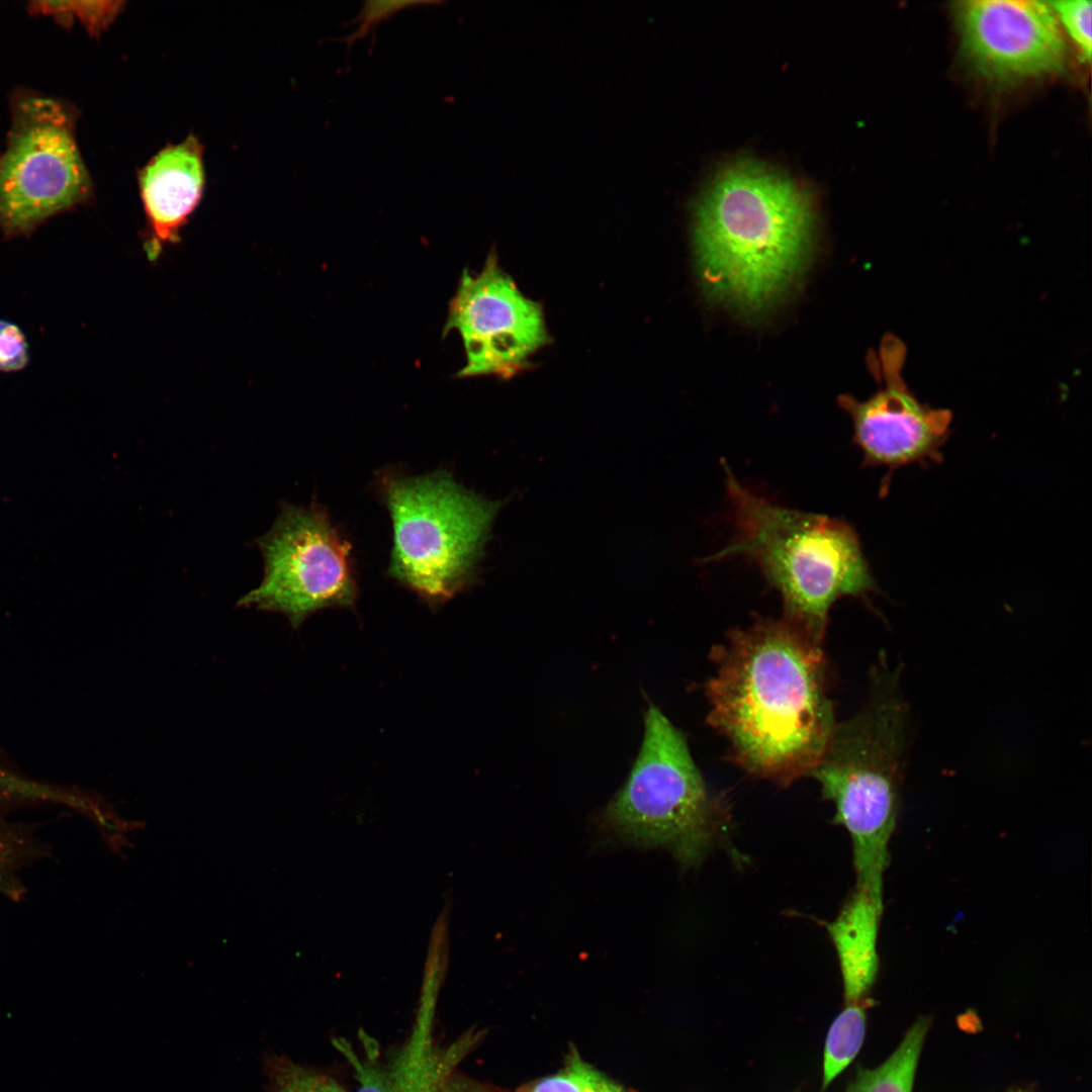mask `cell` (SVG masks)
Here are the masks:
<instances>
[{
	"label": "cell",
	"mask_w": 1092,
	"mask_h": 1092,
	"mask_svg": "<svg viewBox=\"0 0 1092 1092\" xmlns=\"http://www.w3.org/2000/svg\"><path fill=\"white\" fill-rule=\"evenodd\" d=\"M439 987L440 978L428 975L413 1029L388 1056L380 1057L372 1044L365 1052H355L350 1042L338 1041L358 1083L355 1092H436L443 1076L469 1054L478 1033L468 1032L445 1048L435 1039Z\"/></svg>",
	"instance_id": "cell-12"
},
{
	"label": "cell",
	"mask_w": 1092,
	"mask_h": 1092,
	"mask_svg": "<svg viewBox=\"0 0 1092 1092\" xmlns=\"http://www.w3.org/2000/svg\"><path fill=\"white\" fill-rule=\"evenodd\" d=\"M1019 1092V1091H1018Z\"/></svg>",
	"instance_id": "cell-26"
},
{
	"label": "cell",
	"mask_w": 1092,
	"mask_h": 1092,
	"mask_svg": "<svg viewBox=\"0 0 1092 1092\" xmlns=\"http://www.w3.org/2000/svg\"><path fill=\"white\" fill-rule=\"evenodd\" d=\"M32 841L15 824L0 817V897L17 892L18 874L32 857Z\"/></svg>",
	"instance_id": "cell-20"
},
{
	"label": "cell",
	"mask_w": 1092,
	"mask_h": 1092,
	"mask_svg": "<svg viewBox=\"0 0 1092 1092\" xmlns=\"http://www.w3.org/2000/svg\"><path fill=\"white\" fill-rule=\"evenodd\" d=\"M139 183L151 236L149 259L178 241L179 232L200 200L204 171L202 146L195 136L160 151L140 172Z\"/></svg>",
	"instance_id": "cell-13"
},
{
	"label": "cell",
	"mask_w": 1092,
	"mask_h": 1092,
	"mask_svg": "<svg viewBox=\"0 0 1092 1092\" xmlns=\"http://www.w3.org/2000/svg\"><path fill=\"white\" fill-rule=\"evenodd\" d=\"M254 542L264 575L238 607L283 614L293 629L321 610L355 608L359 588L352 545L324 506L281 503L270 530Z\"/></svg>",
	"instance_id": "cell-8"
},
{
	"label": "cell",
	"mask_w": 1092,
	"mask_h": 1092,
	"mask_svg": "<svg viewBox=\"0 0 1092 1092\" xmlns=\"http://www.w3.org/2000/svg\"><path fill=\"white\" fill-rule=\"evenodd\" d=\"M376 489L392 526L390 577L430 608L476 581L500 500L467 489L446 469L424 475L385 469Z\"/></svg>",
	"instance_id": "cell-5"
},
{
	"label": "cell",
	"mask_w": 1092,
	"mask_h": 1092,
	"mask_svg": "<svg viewBox=\"0 0 1092 1092\" xmlns=\"http://www.w3.org/2000/svg\"><path fill=\"white\" fill-rule=\"evenodd\" d=\"M9 777V757L0 747V794Z\"/></svg>",
	"instance_id": "cell-25"
},
{
	"label": "cell",
	"mask_w": 1092,
	"mask_h": 1092,
	"mask_svg": "<svg viewBox=\"0 0 1092 1092\" xmlns=\"http://www.w3.org/2000/svg\"><path fill=\"white\" fill-rule=\"evenodd\" d=\"M121 2L116 1H34L28 9L31 13L53 17L57 22L69 25L80 21L92 34H99L114 19Z\"/></svg>",
	"instance_id": "cell-18"
},
{
	"label": "cell",
	"mask_w": 1092,
	"mask_h": 1092,
	"mask_svg": "<svg viewBox=\"0 0 1092 1092\" xmlns=\"http://www.w3.org/2000/svg\"><path fill=\"white\" fill-rule=\"evenodd\" d=\"M451 331L459 334L465 352L460 378L510 379L551 342L542 305L519 289L494 251L478 273L465 269L461 274L443 333Z\"/></svg>",
	"instance_id": "cell-9"
},
{
	"label": "cell",
	"mask_w": 1092,
	"mask_h": 1092,
	"mask_svg": "<svg viewBox=\"0 0 1092 1092\" xmlns=\"http://www.w3.org/2000/svg\"><path fill=\"white\" fill-rule=\"evenodd\" d=\"M884 363L883 388L863 401L843 395L839 404L852 421L853 442L862 453L863 465L888 469L887 487L896 469L942 461L951 414L921 403L901 379L892 376L889 360Z\"/></svg>",
	"instance_id": "cell-11"
},
{
	"label": "cell",
	"mask_w": 1092,
	"mask_h": 1092,
	"mask_svg": "<svg viewBox=\"0 0 1092 1092\" xmlns=\"http://www.w3.org/2000/svg\"><path fill=\"white\" fill-rule=\"evenodd\" d=\"M734 535L705 562L745 558L783 600V617L824 641L829 610L877 589L855 530L846 522L776 504L744 486L723 462Z\"/></svg>",
	"instance_id": "cell-3"
},
{
	"label": "cell",
	"mask_w": 1092,
	"mask_h": 1092,
	"mask_svg": "<svg viewBox=\"0 0 1092 1092\" xmlns=\"http://www.w3.org/2000/svg\"><path fill=\"white\" fill-rule=\"evenodd\" d=\"M1050 5L1077 44L1083 60L1089 61L1091 57V2L1054 1Z\"/></svg>",
	"instance_id": "cell-21"
},
{
	"label": "cell",
	"mask_w": 1092,
	"mask_h": 1092,
	"mask_svg": "<svg viewBox=\"0 0 1092 1092\" xmlns=\"http://www.w3.org/2000/svg\"><path fill=\"white\" fill-rule=\"evenodd\" d=\"M957 15L967 56L989 77H1036L1063 66L1064 38L1046 3L971 0L960 3Z\"/></svg>",
	"instance_id": "cell-10"
},
{
	"label": "cell",
	"mask_w": 1092,
	"mask_h": 1092,
	"mask_svg": "<svg viewBox=\"0 0 1092 1092\" xmlns=\"http://www.w3.org/2000/svg\"><path fill=\"white\" fill-rule=\"evenodd\" d=\"M728 813L696 766L682 734L654 706L633 769L603 814L617 838L668 849L684 868L701 863L725 833Z\"/></svg>",
	"instance_id": "cell-6"
},
{
	"label": "cell",
	"mask_w": 1092,
	"mask_h": 1092,
	"mask_svg": "<svg viewBox=\"0 0 1092 1092\" xmlns=\"http://www.w3.org/2000/svg\"><path fill=\"white\" fill-rule=\"evenodd\" d=\"M28 359V344L21 329L0 318V371H19L27 365Z\"/></svg>",
	"instance_id": "cell-23"
},
{
	"label": "cell",
	"mask_w": 1092,
	"mask_h": 1092,
	"mask_svg": "<svg viewBox=\"0 0 1092 1092\" xmlns=\"http://www.w3.org/2000/svg\"><path fill=\"white\" fill-rule=\"evenodd\" d=\"M809 193L785 174L739 160L714 177L695 211L694 245L705 292L756 316L782 299L812 253Z\"/></svg>",
	"instance_id": "cell-2"
},
{
	"label": "cell",
	"mask_w": 1092,
	"mask_h": 1092,
	"mask_svg": "<svg viewBox=\"0 0 1092 1092\" xmlns=\"http://www.w3.org/2000/svg\"><path fill=\"white\" fill-rule=\"evenodd\" d=\"M269 1092H347L333 1077L283 1058L268 1061Z\"/></svg>",
	"instance_id": "cell-19"
},
{
	"label": "cell",
	"mask_w": 1092,
	"mask_h": 1092,
	"mask_svg": "<svg viewBox=\"0 0 1092 1092\" xmlns=\"http://www.w3.org/2000/svg\"><path fill=\"white\" fill-rule=\"evenodd\" d=\"M145 827L146 822L125 820L113 809L97 826V829L112 854L124 857V850L134 846L128 839V834L143 830Z\"/></svg>",
	"instance_id": "cell-24"
},
{
	"label": "cell",
	"mask_w": 1092,
	"mask_h": 1092,
	"mask_svg": "<svg viewBox=\"0 0 1092 1092\" xmlns=\"http://www.w3.org/2000/svg\"><path fill=\"white\" fill-rule=\"evenodd\" d=\"M440 1H408V0H367L353 20L358 24L357 28L344 38L348 44L365 37L370 30L381 21L404 9L419 6L438 5Z\"/></svg>",
	"instance_id": "cell-22"
},
{
	"label": "cell",
	"mask_w": 1092,
	"mask_h": 1092,
	"mask_svg": "<svg viewBox=\"0 0 1092 1092\" xmlns=\"http://www.w3.org/2000/svg\"><path fill=\"white\" fill-rule=\"evenodd\" d=\"M900 669L880 655L871 670L867 703L837 723L812 770L836 822L850 834L854 869L877 874L889 863L906 749L907 706Z\"/></svg>",
	"instance_id": "cell-4"
},
{
	"label": "cell",
	"mask_w": 1092,
	"mask_h": 1092,
	"mask_svg": "<svg viewBox=\"0 0 1092 1092\" xmlns=\"http://www.w3.org/2000/svg\"><path fill=\"white\" fill-rule=\"evenodd\" d=\"M708 722L730 758L781 786L809 777L836 725L823 642L786 618H757L714 647Z\"/></svg>",
	"instance_id": "cell-1"
},
{
	"label": "cell",
	"mask_w": 1092,
	"mask_h": 1092,
	"mask_svg": "<svg viewBox=\"0 0 1092 1092\" xmlns=\"http://www.w3.org/2000/svg\"><path fill=\"white\" fill-rule=\"evenodd\" d=\"M516 1092H628L622 1085L581 1058L571 1045L556 1073L526 1084Z\"/></svg>",
	"instance_id": "cell-17"
},
{
	"label": "cell",
	"mask_w": 1092,
	"mask_h": 1092,
	"mask_svg": "<svg viewBox=\"0 0 1092 1092\" xmlns=\"http://www.w3.org/2000/svg\"><path fill=\"white\" fill-rule=\"evenodd\" d=\"M11 105L0 155V228L20 236L86 201L92 185L69 106L32 92L17 94Z\"/></svg>",
	"instance_id": "cell-7"
},
{
	"label": "cell",
	"mask_w": 1092,
	"mask_h": 1092,
	"mask_svg": "<svg viewBox=\"0 0 1092 1092\" xmlns=\"http://www.w3.org/2000/svg\"><path fill=\"white\" fill-rule=\"evenodd\" d=\"M929 1018H918L893 1054L874 1069L859 1068L846 1092H912Z\"/></svg>",
	"instance_id": "cell-15"
},
{
	"label": "cell",
	"mask_w": 1092,
	"mask_h": 1092,
	"mask_svg": "<svg viewBox=\"0 0 1092 1092\" xmlns=\"http://www.w3.org/2000/svg\"><path fill=\"white\" fill-rule=\"evenodd\" d=\"M871 1002L844 1004L832 1021L824 1046L821 1091H825L858 1054L866 1035L867 1008Z\"/></svg>",
	"instance_id": "cell-16"
},
{
	"label": "cell",
	"mask_w": 1092,
	"mask_h": 1092,
	"mask_svg": "<svg viewBox=\"0 0 1092 1092\" xmlns=\"http://www.w3.org/2000/svg\"><path fill=\"white\" fill-rule=\"evenodd\" d=\"M882 912L883 907L855 889L827 925L840 966L844 1004L871 1001L879 969L877 938Z\"/></svg>",
	"instance_id": "cell-14"
}]
</instances>
